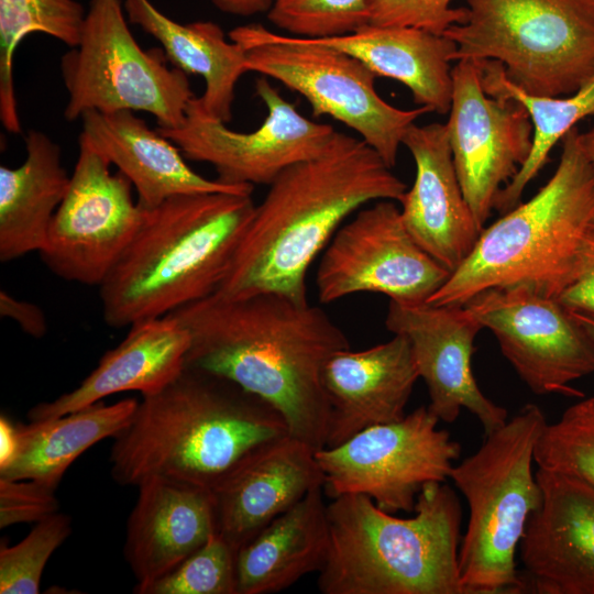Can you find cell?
Segmentation results:
<instances>
[{"label": "cell", "mask_w": 594, "mask_h": 594, "mask_svg": "<svg viewBox=\"0 0 594 594\" xmlns=\"http://www.w3.org/2000/svg\"><path fill=\"white\" fill-rule=\"evenodd\" d=\"M168 315L190 334L187 366L260 396L282 414L290 436L316 451L324 448L329 405L322 370L350 342L321 308L273 292L211 294Z\"/></svg>", "instance_id": "obj_1"}, {"label": "cell", "mask_w": 594, "mask_h": 594, "mask_svg": "<svg viewBox=\"0 0 594 594\" xmlns=\"http://www.w3.org/2000/svg\"><path fill=\"white\" fill-rule=\"evenodd\" d=\"M268 186L213 294L273 292L308 302V270L346 219L377 200L399 202L407 190L374 148L338 131L319 155L286 168Z\"/></svg>", "instance_id": "obj_2"}, {"label": "cell", "mask_w": 594, "mask_h": 594, "mask_svg": "<svg viewBox=\"0 0 594 594\" xmlns=\"http://www.w3.org/2000/svg\"><path fill=\"white\" fill-rule=\"evenodd\" d=\"M288 435L282 414L234 382L185 366L160 392L143 396L113 439V480L139 486L153 476L211 490L245 454Z\"/></svg>", "instance_id": "obj_3"}, {"label": "cell", "mask_w": 594, "mask_h": 594, "mask_svg": "<svg viewBox=\"0 0 594 594\" xmlns=\"http://www.w3.org/2000/svg\"><path fill=\"white\" fill-rule=\"evenodd\" d=\"M255 206L252 195L205 193L143 209L135 235L99 286L105 322L130 327L213 294Z\"/></svg>", "instance_id": "obj_4"}, {"label": "cell", "mask_w": 594, "mask_h": 594, "mask_svg": "<svg viewBox=\"0 0 594 594\" xmlns=\"http://www.w3.org/2000/svg\"><path fill=\"white\" fill-rule=\"evenodd\" d=\"M322 594H465L459 571L462 506L446 482L424 485L415 515L399 518L361 494L327 506Z\"/></svg>", "instance_id": "obj_5"}, {"label": "cell", "mask_w": 594, "mask_h": 594, "mask_svg": "<svg viewBox=\"0 0 594 594\" xmlns=\"http://www.w3.org/2000/svg\"><path fill=\"white\" fill-rule=\"evenodd\" d=\"M580 135L574 127L562 138L547 184L483 228L472 252L428 304L463 306L487 289L517 285L559 296L594 232V174Z\"/></svg>", "instance_id": "obj_6"}, {"label": "cell", "mask_w": 594, "mask_h": 594, "mask_svg": "<svg viewBox=\"0 0 594 594\" xmlns=\"http://www.w3.org/2000/svg\"><path fill=\"white\" fill-rule=\"evenodd\" d=\"M547 424L541 408L527 404L451 469L449 479L469 506L459 549L465 594H517L526 590L516 554L541 502L532 464Z\"/></svg>", "instance_id": "obj_7"}, {"label": "cell", "mask_w": 594, "mask_h": 594, "mask_svg": "<svg viewBox=\"0 0 594 594\" xmlns=\"http://www.w3.org/2000/svg\"><path fill=\"white\" fill-rule=\"evenodd\" d=\"M465 9L443 33L454 61H497L535 96H569L594 76V0H466Z\"/></svg>", "instance_id": "obj_8"}, {"label": "cell", "mask_w": 594, "mask_h": 594, "mask_svg": "<svg viewBox=\"0 0 594 594\" xmlns=\"http://www.w3.org/2000/svg\"><path fill=\"white\" fill-rule=\"evenodd\" d=\"M228 36L245 50L248 72L272 78L302 96L315 117L328 116L354 131L389 167L407 130L430 110H404L375 89L376 75L360 59L314 38L251 23Z\"/></svg>", "instance_id": "obj_9"}, {"label": "cell", "mask_w": 594, "mask_h": 594, "mask_svg": "<svg viewBox=\"0 0 594 594\" xmlns=\"http://www.w3.org/2000/svg\"><path fill=\"white\" fill-rule=\"evenodd\" d=\"M128 21L123 0H90L78 45L61 58L64 118L129 110L152 114L158 128L179 127L195 97L187 74L168 66L162 47L143 50Z\"/></svg>", "instance_id": "obj_10"}, {"label": "cell", "mask_w": 594, "mask_h": 594, "mask_svg": "<svg viewBox=\"0 0 594 594\" xmlns=\"http://www.w3.org/2000/svg\"><path fill=\"white\" fill-rule=\"evenodd\" d=\"M438 417L421 406L402 419L361 430L344 442L316 451L323 490L336 498L366 495L381 509L414 512L425 484L446 482L461 446Z\"/></svg>", "instance_id": "obj_11"}, {"label": "cell", "mask_w": 594, "mask_h": 594, "mask_svg": "<svg viewBox=\"0 0 594 594\" xmlns=\"http://www.w3.org/2000/svg\"><path fill=\"white\" fill-rule=\"evenodd\" d=\"M451 273L411 237L393 200L358 210L323 250L318 298L333 302L355 293H380L404 304L427 302Z\"/></svg>", "instance_id": "obj_12"}, {"label": "cell", "mask_w": 594, "mask_h": 594, "mask_svg": "<svg viewBox=\"0 0 594 594\" xmlns=\"http://www.w3.org/2000/svg\"><path fill=\"white\" fill-rule=\"evenodd\" d=\"M67 193L51 222L43 263L64 280L96 285L106 279L135 235L143 208L131 182L79 136Z\"/></svg>", "instance_id": "obj_13"}, {"label": "cell", "mask_w": 594, "mask_h": 594, "mask_svg": "<svg viewBox=\"0 0 594 594\" xmlns=\"http://www.w3.org/2000/svg\"><path fill=\"white\" fill-rule=\"evenodd\" d=\"M255 92L266 107L262 124L252 132L231 130L208 116L195 96L183 124L156 130L170 140L186 160L207 163L217 179L235 185H270L286 168L319 155L336 130L302 116L267 77L255 80Z\"/></svg>", "instance_id": "obj_14"}, {"label": "cell", "mask_w": 594, "mask_h": 594, "mask_svg": "<svg viewBox=\"0 0 594 594\" xmlns=\"http://www.w3.org/2000/svg\"><path fill=\"white\" fill-rule=\"evenodd\" d=\"M464 306L532 393L582 396L570 384L594 372V340L558 298L517 285L487 289Z\"/></svg>", "instance_id": "obj_15"}, {"label": "cell", "mask_w": 594, "mask_h": 594, "mask_svg": "<svg viewBox=\"0 0 594 594\" xmlns=\"http://www.w3.org/2000/svg\"><path fill=\"white\" fill-rule=\"evenodd\" d=\"M452 82L449 143L463 195L483 230L499 191L530 154L534 128L522 105L485 92L477 61H458Z\"/></svg>", "instance_id": "obj_16"}, {"label": "cell", "mask_w": 594, "mask_h": 594, "mask_svg": "<svg viewBox=\"0 0 594 594\" xmlns=\"http://www.w3.org/2000/svg\"><path fill=\"white\" fill-rule=\"evenodd\" d=\"M385 326L408 339L428 389V408L440 421L452 424L464 408L487 436L508 420L507 410L487 398L475 381L471 361L483 327L464 305L391 300Z\"/></svg>", "instance_id": "obj_17"}, {"label": "cell", "mask_w": 594, "mask_h": 594, "mask_svg": "<svg viewBox=\"0 0 594 594\" xmlns=\"http://www.w3.org/2000/svg\"><path fill=\"white\" fill-rule=\"evenodd\" d=\"M541 502L519 544L526 588L538 594H594V486L539 469Z\"/></svg>", "instance_id": "obj_18"}, {"label": "cell", "mask_w": 594, "mask_h": 594, "mask_svg": "<svg viewBox=\"0 0 594 594\" xmlns=\"http://www.w3.org/2000/svg\"><path fill=\"white\" fill-rule=\"evenodd\" d=\"M318 486H323V474L314 448L289 433L265 442L211 488L216 532L238 552Z\"/></svg>", "instance_id": "obj_19"}, {"label": "cell", "mask_w": 594, "mask_h": 594, "mask_svg": "<svg viewBox=\"0 0 594 594\" xmlns=\"http://www.w3.org/2000/svg\"><path fill=\"white\" fill-rule=\"evenodd\" d=\"M403 145L414 158L416 175L399 201L402 218L415 241L452 273L472 252L482 230L463 195L447 125L414 123Z\"/></svg>", "instance_id": "obj_20"}, {"label": "cell", "mask_w": 594, "mask_h": 594, "mask_svg": "<svg viewBox=\"0 0 594 594\" xmlns=\"http://www.w3.org/2000/svg\"><path fill=\"white\" fill-rule=\"evenodd\" d=\"M418 378L410 343L403 334L365 350L349 348L334 353L321 375L329 405L324 448L405 417Z\"/></svg>", "instance_id": "obj_21"}, {"label": "cell", "mask_w": 594, "mask_h": 594, "mask_svg": "<svg viewBox=\"0 0 594 594\" xmlns=\"http://www.w3.org/2000/svg\"><path fill=\"white\" fill-rule=\"evenodd\" d=\"M136 487L124 557L140 594L199 549L216 532V519L209 488L161 476Z\"/></svg>", "instance_id": "obj_22"}, {"label": "cell", "mask_w": 594, "mask_h": 594, "mask_svg": "<svg viewBox=\"0 0 594 594\" xmlns=\"http://www.w3.org/2000/svg\"><path fill=\"white\" fill-rule=\"evenodd\" d=\"M80 120L79 136L131 182L143 209L155 208L179 195L253 193L254 186L208 179L195 172L170 140L151 129L133 111L90 110L82 113Z\"/></svg>", "instance_id": "obj_23"}, {"label": "cell", "mask_w": 594, "mask_h": 594, "mask_svg": "<svg viewBox=\"0 0 594 594\" xmlns=\"http://www.w3.org/2000/svg\"><path fill=\"white\" fill-rule=\"evenodd\" d=\"M129 328L125 338L102 355L77 387L32 407L28 413L30 421L56 418L117 393L138 391L142 396L152 395L176 380L186 366L190 348L186 327L166 315Z\"/></svg>", "instance_id": "obj_24"}, {"label": "cell", "mask_w": 594, "mask_h": 594, "mask_svg": "<svg viewBox=\"0 0 594 594\" xmlns=\"http://www.w3.org/2000/svg\"><path fill=\"white\" fill-rule=\"evenodd\" d=\"M322 490L312 488L238 550V594L280 592L322 569L329 549Z\"/></svg>", "instance_id": "obj_25"}, {"label": "cell", "mask_w": 594, "mask_h": 594, "mask_svg": "<svg viewBox=\"0 0 594 594\" xmlns=\"http://www.w3.org/2000/svg\"><path fill=\"white\" fill-rule=\"evenodd\" d=\"M314 40L354 56L376 76L399 81L419 107L439 114L449 112L450 64L457 50L449 37L414 28L366 24L350 34Z\"/></svg>", "instance_id": "obj_26"}, {"label": "cell", "mask_w": 594, "mask_h": 594, "mask_svg": "<svg viewBox=\"0 0 594 594\" xmlns=\"http://www.w3.org/2000/svg\"><path fill=\"white\" fill-rule=\"evenodd\" d=\"M123 7L129 22L157 40L174 67L204 79L205 90L197 97L200 108L229 123L238 81L249 73L245 50L212 21L179 23L151 0H123Z\"/></svg>", "instance_id": "obj_27"}, {"label": "cell", "mask_w": 594, "mask_h": 594, "mask_svg": "<svg viewBox=\"0 0 594 594\" xmlns=\"http://www.w3.org/2000/svg\"><path fill=\"white\" fill-rule=\"evenodd\" d=\"M26 157L18 167L0 166V261L40 252L70 182L59 145L42 131L25 135Z\"/></svg>", "instance_id": "obj_28"}, {"label": "cell", "mask_w": 594, "mask_h": 594, "mask_svg": "<svg viewBox=\"0 0 594 594\" xmlns=\"http://www.w3.org/2000/svg\"><path fill=\"white\" fill-rule=\"evenodd\" d=\"M139 402L102 400L63 416L18 424L20 444L13 462L0 477L31 480L56 490L70 464L90 447L114 438L131 421Z\"/></svg>", "instance_id": "obj_29"}, {"label": "cell", "mask_w": 594, "mask_h": 594, "mask_svg": "<svg viewBox=\"0 0 594 594\" xmlns=\"http://www.w3.org/2000/svg\"><path fill=\"white\" fill-rule=\"evenodd\" d=\"M477 61L485 92L497 99H513L525 107L532 128L530 154L515 177L499 191L494 209L501 215L516 207L526 186L548 163L554 145L581 120L594 117V76L578 91L564 97L525 92L506 76L504 66L493 59Z\"/></svg>", "instance_id": "obj_30"}, {"label": "cell", "mask_w": 594, "mask_h": 594, "mask_svg": "<svg viewBox=\"0 0 594 594\" xmlns=\"http://www.w3.org/2000/svg\"><path fill=\"white\" fill-rule=\"evenodd\" d=\"M86 14L77 0H0V121L8 132H21L13 78L19 44L30 34L43 33L75 47Z\"/></svg>", "instance_id": "obj_31"}, {"label": "cell", "mask_w": 594, "mask_h": 594, "mask_svg": "<svg viewBox=\"0 0 594 594\" xmlns=\"http://www.w3.org/2000/svg\"><path fill=\"white\" fill-rule=\"evenodd\" d=\"M539 469L576 476L594 486V396L547 424L535 449Z\"/></svg>", "instance_id": "obj_32"}, {"label": "cell", "mask_w": 594, "mask_h": 594, "mask_svg": "<svg viewBox=\"0 0 594 594\" xmlns=\"http://www.w3.org/2000/svg\"><path fill=\"white\" fill-rule=\"evenodd\" d=\"M72 532V519L59 512L35 522L18 543L0 547V593L37 594L44 568Z\"/></svg>", "instance_id": "obj_33"}, {"label": "cell", "mask_w": 594, "mask_h": 594, "mask_svg": "<svg viewBox=\"0 0 594 594\" xmlns=\"http://www.w3.org/2000/svg\"><path fill=\"white\" fill-rule=\"evenodd\" d=\"M140 594H238L237 550L215 532L199 549Z\"/></svg>", "instance_id": "obj_34"}, {"label": "cell", "mask_w": 594, "mask_h": 594, "mask_svg": "<svg viewBox=\"0 0 594 594\" xmlns=\"http://www.w3.org/2000/svg\"><path fill=\"white\" fill-rule=\"evenodd\" d=\"M267 20L290 36L329 38L369 24L367 0H271Z\"/></svg>", "instance_id": "obj_35"}, {"label": "cell", "mask_w": 594, "mask_h": 594, "mask_svg": "<svg viewBox=\"0 0 594 594\" xmlns=\"http://www.w3.org/2000/svg\"><path fill=\"white\" fill-rule=\"evenodd\" d=\"M451 0H367L369 24L402 26L443 35L466 19L465 7L452 8Z\"/></svg>", "instance_id": "obj_36"}, {"label": "cell", "mask_w": 594, "mask_h": 594, "mask_svg": "<svg viewBox=\"0 0 594 594\" xmlns=\"http://www.w3.org/2000/svg\"><path fill=\"white\" fill-rule=\"evenodd\" d=\"M54 488L31 480L0 477V528L37 522L58 512Z\"/></svg>", "instance_id": "obj_37"}, {"label": "cell", "mask_w": 594, "mask_h": 594, "mask_svg": "<svg viewBox=\"0 0 594 594\" xmlns=\"http://www.w3.org/2000/svg\"><path fill=\"white\" fill-rule=\"evenodd\" d=\"M557 298L568 309L594 317V232L585 241L572 276Z\"/></svg>", "instance_id": "obj_38"}, {"label": "cell", "mask_w": 594, "mask_h": 594, "mask_svg": "<svg viewBox=\"0 0 594 594\" xmlns=\"http://www.w3.org/2000/svg\"><path fill=\"white\" fill-rule=\"evenodd\" d=\"M0 314L34 338H42L47 331L45 315L37 305L18 299L4 289L0 290Z\"/></svg>", "instance_id": "obj_39"}, {"label": "cell", "mask_w": 594, "mask_h": 594, "mask_svg": "<svg viewBox=\"0 0 594 594\" xmlns=\"http://www.w3.org/2000/svg\"><path fill=\"white\" fill-rule=\"evenodd\" d=\"M20 444L19 427L6 415L0 416V471L16 457Z\"/></svg>", "instance_id": "obj_40"}, {"label": "cell", "mask_w": 594, "mask_h": 594, "mask_svg": "<svg viewBox=\"0 0 594 594\" xmlns=\"http://www.w3.org/2000/svg\"><path fill=\"white\" fill-rule=\"evenodd\" d=\"M221 12L235 16H253L267 13L271 0H211Z\"/></svg>", "instance_id": "obj_41"}, {"label": "cell", "mask_w": 594, "mask_h": 594, "mask_svg": "<svg viewBox=\"0 0 594 594\" xmlns=\"http://www.w3.org/2000/svg\"><path fill=\"white\" fill-rule=\"evenodd\" d=\"M581 145L594 174V124L586 132L581 133Z\"/></svg>", "instance_id": "obj_42"}, {"label": "cell", "mask_w": 594, "mask_h": 594, "mask_svg": "<svg viewBox=\"0 0 594 594\" xmlns=\"http://www.w3.org/2000/svg\"><path fill=\"white\" fill-rule=\"evenodd\" d=\"M572 312L576 317V319L584 326V328L587 330V332L594 340V317L582 312Z\"/></svg>", "instance_id": "obj_43"}]
</instances>
